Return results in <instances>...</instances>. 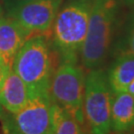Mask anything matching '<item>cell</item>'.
Returning <instances> with one entry per match:
<instances>
[{"mask_svg":"<svg viewBox=\"0 0 134 134\" xmlns=\"http://www.w3.org/2000/svg\"><path fill=\"white\" fill-rule=\"evenodd\" d=\"M121 0H92L88 28L80 58L87 71L100 68L109 55L119 22Z\"/></svg>","mask_w":134,"mask_h":134,"instance_id":"1","label":"cell"},{"mask_svg":"<svg viewBox=\"0 0 134 134\" xmlns=\"http://www.w3.org/2000/svg\"><path fill=\"white\" fill-rule=\"evenodd\" d=\"M57 58L46 34L33 35L25 41L15 57L12 70L24 81L29 96L49 93Z\"/></svg>","mask_w":134,"mask_h":134,"instance_id":"2","label":"cell"},{"mask_svg":"<svg viewBox=\"0 0 134 134\" xmlns=\"http://www.w3.org/2000/svg\"><path fill=\"white\" fill-rule=\"evenodd\" d=\"M92 0H69L52 25V47L60 63H77L85 42Z\"/></svg>","mask_w":134,"mask_h":134,"instance_id":"3","label":"cell"},{"mask_svg":"<svg viewBox=\"0 0 134 134\" xmlns=\"http://www.w3.org/2000/svg\"><path fill=\"white\" fill-rule=\"evenodd\" d=\"M112 91L106 72L101 69L88 71L86 76L83 115L90 134H110V110Z\"/></svg>","mask_w":134,"mask_h":134,"instance_id":"4","label":"cell"},{"mask_svg":"<svg viewBox=\"0 0 134 134\" xmlns=\"http://www.w3.org/2000/svg\"><path fill=\"white\" fill-rule=\"evenodd\" d=\"M86 75L77 63H60L54 72L49 88L53 103L67 110L80 122L86 124L83 115Z\"/></svg>","mask_w":134,"mask_h":134,"instance_id":"5","label":"cell"},{"mask_svg":"<svg viewBox=\"0 0 134 134\" xmlns=\"http://www.w3.org/2000/svg\"><path fill=\"white\" fill-rule=\"evenodd\" d=\"M5 134H51L53 129V102L49 93L30 96L19 111H0Z\"/></svg>","mask_w":134,"mask_h":134,"instance_id":"6","label":"cell"},{"mask_svg":"<svg viewBox=\"0 0 134 134\" xmlns=\"http://www.w3.org/2000/svg\"><path fill=\"white\" fill-rule=\"evenodd\" d=\"M63 0H34L5 14L14 19L30 35L49 32Z\"/></svg>","mask_w":134,"mask_h":134,"instance_id":"7","label":"cell"},{"mask_svg":"<svg viewBox=\"0 0 134 134\" xmlns=\"http://www.w3.org/2000/svg\"><path fill=\"white\" fill-rule=\"evenodd\" d=\"M29 37L14 19L4 15L0 20V64L8 70L12 69L16 55Z\"/></svg>","mask_w":134,"mask_h":134,"instance_id":"8","label":"cell"},{"mask_svg":"<svg viewBox=\"0 0 134 134\" xmlns=\"http://www.w3.org/2000/svg\"><path fill=\"white\" fill-rule=\"evenodd\" d=\"M28 90L24 81L11 69L8 71L0 91V107L2 111L14 113L19 111L28 100Z\"/></svg>","mask_w":134,"mask_h":134,"instance_id":"9","label":"cell"},{"mask_svg":"<svg viewBox=\"0 0 134 134\" xmlns=\"http://www.w3.org/2000/svg\"><path fill=\"white\" fill-rule=\"evenodd\" d=\"M111 131L114 133L133 129L134 127V97L127 91L112 93L110 110Z\"/></svg>","mask_w":134,"mask_h":134,"instance_id":"10","label":"cell"},{"mask_svg":"<svg viewBox=\"0 0 134 134\" xmlns=\"http://www.w3.org/2000/svg\"><path fill=\"white\" fill-rule=\"evenodd\" d=\"M107 81L112 93L126 91L134 80V54L121 52L106 72Z\"/></svg>","mask_w":134,"mask_h":134,"instance_id":"11","label":"cell"},{"mask_svg":"<svg viewBox=\"0 0 134 134\" xmlns=\"http://www.w3.org/2000/svg\"><path fill=\"white\" fill-rule=\"evenodd\" d=\"M86 124L53 103V129L51 134H86Z\"/></svg>","mask_w":134,"mask_h":134,"instance_id":"12","label":"cell"},{"mask_svg":"<svg viewBox=\"0 0 134 134\" xmlns=\"http://www.w3.org/2000/svg\"><path fill=\"white\" fill-rule=\"evenodd\" d=\"M122 52H129L134 54V13L130 16L127 28H126V37H125V49Z\"/></svg>","mask_w":134,"mask_h":134,"instance_id":"13","label":"cell"},{"mask_svg":"<svg viewBox=\"0 0 134 134\" xmlns=\"http://www.w3.org/2000/svg\"><path fill=\"white\" fill-rule=\"evenodd\" d=\"M34 0H3L2 1V6L4 8V13L7 14L11 12L12 10L16 9L17 7H19L20 5H23L25 3H28Z\"/></svg>","mask_w":134,"mask_h":134,"instance_id":"14","label":"cell"},{"mask_svg":"<svg viewBox=\"0 0 134 134\" xmlns=\"http://www.w3.org/2000/svg\"><path fill=\"white\" fill-rule=\"evenodd\" d=\"M126 91L129 93L130 96H132L134 97V80L129 83V86H127V90Z\"/></svg>","mask_w":134,"mask_h":134,"instance_id":"15","label":"cell"},{"mask_svg":"<svg viewBox=\"0 0 134 134\" xmlns=\"http://www.w3.org/2000/svg\"><path fill=\"white\" fill-rule=\"evenodd\" d=\"M5 15L4 13V8H3V6H2V4L0 3V20L2 19V17Z\"/></svg>","mask_w":134,"mask_h":134,"instance_id":"16","label":"cell"},{"mask_svg":"<svg viewBox=\"0 0 134 134\" xmlns=\"http://www.w3.org/2000/svg\"><path fill=\"white\" fill-rule=\"evenodd\" d=\"M124 3H126L127 5H130V6H134V0H122Z\"/></svg>","mask_w":134,"mask_h":134,"instance_id":"17","label":"cell"},{"mask_svg":"<svg viewBox=\"0 0 134 134\" xmlns=\"http://www.w3.org/2000/svg\"><path fill=\"white\" fill-rule=\"evenodd\" d=\"M115 134H126V133H122V132H118V133H115Z\"/></svg>","mask_w":134,"mask_h":134,"instance_id":"18","label":"cell"},{"mask_svg":"<svg viewBox=\"0 0 134 134\" xmlns=\"http://www.w3.org/2000/svg\"><path fill=\"white\" fill-rule=\"evenodd\" d=\"M2 1H3V0H0V3H1V4H2Z\"/></svg>","mask_w":134,"mask_h":134,"instance_id":"19","label":"cell"},{"mask_svg":"<svg viewBox=\"0 0 134 134\" xmlns=\"http://www.w3.org/2000/svg\"><path fill=\"white\" fill-rule=\"evenodd\" d=\"M133 129H134V127H133Z\"/></svg>","mask_w":134,"mask_h":134,"instance_id":"20","label":"cell"}]
</instances>
